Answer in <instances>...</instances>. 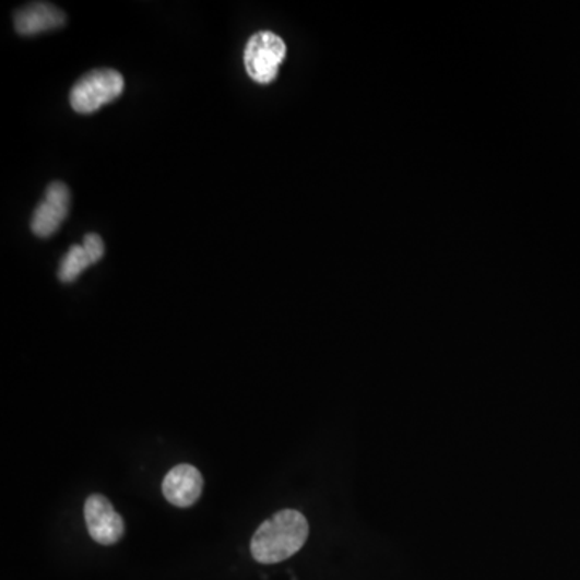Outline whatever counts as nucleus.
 <instances>
[{
  "mask_svg": "<svg viewBox=\"0 0 580 580\" xmlns=\"http://www.w3.org/2000/svg\"><path fill=\"white\" fill-rule=\"evenodd\" d=\"M308 532L307 518L300 511H277L257 529L250 552L261 565L286 561L304 547Z\"/></svg>",
  "mask_w": 580,
  "mask_h": 580,
  "instance_id": "obj_1",
  "label": "nucleus"
},
{
  "mask_svg": "<svg viewBox=\"0 0 580 580\" xmlns=\"http://www.w3.org/2000/svg\"><path fill=\"white\" fill-rule=\"evenodd\" d=\"M125 80L117 70L102 68L84 74L70 93V104L78 114H94L123 94Z\"/></svg>",
  "mask_w": 580,
  "mask_h": 580,
  "instance_id": "obj_2",
  "label": "nucleus"
},
{
  "mask_svg": "<svg viewBox=\"0 0 580 580\" xmlns=\"http://www.w3.org/2000/svg\"><path fill=\"white\" fill-rule=\"evenodd\" d=\"M286 59V44L277 34L260 32L247 43L244 62L253 81L270 84L276 80L280 64Z\"/></svg>",
  "mask_w": 580,
  "mask_h": 580,
  "instance_id": "obj_3",
  "label": "nucleus"
},
{
  "mask_svg": "<svg viewBox=\"0 0 580 580\" xmlns=\"http://www.w3.org/2000/svg\"><path fill=\"white\" fill-rule=\"evenodd\" d=\"M84 519L91 537L100 545H114L125 534L123 518L104 495H91L84 505Z\"/></svg>",
  "mask_w": 580,
  "mask_h": 580,
  "instance_id": "obj_4",
  "label": "nucleus"
},
{
  "mask_svg": "<svg viewBox=\"0 0 580 580\" xmlns=\"http://www.w3.org/2000/svg\"><path fill=\"white\" fill-rule=\"evenodd\" d=\"M70 191L63 182H52L46 197L37 206L32 220V229L37 237H50L59 230L70 212Z\"/></svg>",
  "mask_w": 580,
  "mask_h": 580,
  "instance_id": "obj_5",
  "label": "nucleus"
},
{
  "mask_svg": "<svg viewBox=\"0 0 580 580\" xmlns=\"http://www.w3.org/2000/svg\"><path fill=\"white\" fill-rule=\"evenodd\" d=\"M162 490L166 500L175 507H192L202 495V474L192 464H178L166 474Z\"/></svg>",
  "mask_w": 580,
  "mask_h": 580,
  "instance_id": "obj_6",
  "label": "nucleus"
},
{
  "mask_svg": "<svg viewBox=\"0 0 580 580\" xmlns=\"http://www.w3.org/2000/svg\"><path fill=\"white\" fill-rule=\"evenodd\" d=\"M64 25V13L52 3H28L16 10L15 29L23 36H34Z\"/></svg>",
  "mask_w": 580,
  "mask_h": 580,
  "instance_id": "obj_7",
  "label": "nucleus"
},
{
  "mask_svg": "<svg viewBox=\"0 0 580 580\" xmlns=\"http://www.w3.org/2000/svg\"><path fill=\"white\" fill-rule=\"evenodd\" d=\"M93 263L83 246H73L60 264L59 277L62 283H73Z\"/></svg>",
  "mask_w": 580,
  "mask_h": 580,
  "instance_id": "obj_8",
  "label": "nucleus"
},
{
  "mask_svg": "<svg viewBox=\"0 0 580 580\" xmlns=\"http://www.w3.org/2000/svg\"><path fill=\"white\" fill-rule=\"evenodd\" d=\"M83 247L86 249L87 256L91 257L93 263H97V261L104 257V242H102L100 236H97V234H87V236L84 237Z\"/></svg>",
  "mask_w": 580,
  "mask_h": 580,
  "instance_id": "obj_9",
  "label": "nucleus"
}]
</instances>
